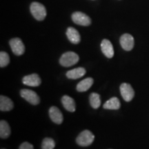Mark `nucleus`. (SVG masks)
Wrapping results in <instances>:
<instances>
[{
  "label": "nucleus",
  "mask_w": 149,
  "mask_h": 149,
  "mask_svg": "<svg viewBox=\"0 0 149 149\" xmlns=\"http://www.w3.org/2000/svg\"><path fill=\"white\" fill-rule=\"evenodd\" d=\"M93 84V79L91 77H87L83 79L77 85L76 89L79 92H85L92 86Z\"/></svg>",
  "instance_id": "16"
},
{
  "label": "nucleus",
  "mask_w": 149,
  "mask_h": 149,
  "mask_svg": "<svg viewBox=\"0 0 149 149\" xmlns=\"http://www.w3.org/2000/svg\"><path fill=\"white\" fill-rule=\"evenodd\" d=\"M120 102L117 97H112L108 101L106 102V103L104 104L103 107L105 109L109 110H118L120 109Z\"/></svg>",
  "instance_id": "17"
},
{
  "label": "nucleus",
  "mask_w": 149,
  "mask_h": 149,
  "mask_svg": "<svg viewBox=\"0 0 149 149\" xmlns=\"http://www.w3.org/2000/svg\"><path fill=\"white\" fill-rule=\"evenodd\" d=\"M90 100L91 106L93 109H97L101 105V100H100V95L96 93H92L90 95Z\"/></svg>",
  "instance_id": "19"
},
{
  "label": "nucleus",
  "mask_w": 149,
  "mask_h": 149,
  "mask_svg": "<svg viewBox=\"0 0 149 149\" xmlns=\"http://www.w3.org/2000/svg\"><path fill=\"white\" fill-rule=\"evenodd\" d=\"M14 107L13 102L7 97L0 96V110L1 111H9Z\"/></svg>",
  "instance_id": "13"
},
{
  "label": "nucleus",
  "mask_w": 149,
  "mask_h": 149,
  "mask_svg": "<svg viewBox=\"0 0 149 149\" xmlns=\"http://www.w3.org/2000/svg\"><path fill=\"white\" fill-rule=\"evenodd\" d=\"M10 63V57L8 54L4 51H1L0 53V66L3 68L8 66Z\"/></svg>",
  "instance_id": "20"
},
{
  "label": "nucleus",
  "mask_w": 149,
  "mask_h": 149,
  "mask_svg": "<svg viewBox=\"0 0 149 149\" xmlns=\"http://www.w3.org/2000/svg\"><path fill=\"white\" fill-rule=\"evenodd\" d=\"M95 139V136L90 130H85L81 132L76 139V142L81 146H88Z\"/></svg>",
  "instance_id": "3"
},
{
  "label": "nucleus",
  "mask_w": 149,
  "mask_h": 149,
  "mask_svg": "<svg viewBox=\"0 0 149 149\" xmlns=\"http://www.w3.org/2000/svg\"><path fill=\"white\" fill-rule=\"evenodd\" d=\"M79 57L77 54L74 52H66L61 55L59 59V63L64 67H70L76 64L79 61Z\"/></svg>",
  "instance_id": "1"
},
{
  "label": "nucleus",
  "mask_w": 149,
  "mask_h": 149,
  "mask_svg": "<svg viewBox=\"0 0 149 149\" xmlns=\"http://www.w3.org/2000/svg\"><path fill=\"white\" fill-rule=\"evenodd\" d=\"M120 93L123 99L126 102H130L135 96V92L130 84L123 83L120 86Z\"/></svg>",
  "instance_id": "7"
},
{
  "label": "nucleus",
  "mask_w": 149,
  "mask_h": 149,
  "mask_svg": "<svg viewBox=\"0 0 149 149\" xmlns=\"http://www.w3.org/2000/svg\"><path fill=\"white\" fill-rule=\"evenodd\" d=\"M66 35L69 41L72 44H77L81 41V37L78 31L72 27L68 28L66 31Z\"/></svg>",
  "instance_id": "12"
},
{
  "label": "nucleus",
  "mask_w": 149,
  "mask_h": 149,
  "mask_svg": "<svg viewBox=\"0 0 149 149\" xmlns=\"http://www.w3.org/2000/svg\"><path fill=\"white\" fill-rule=\"evenodd\" d=\"M134 38L131 35L126 34L122 35L120 37V44L122 48L126 51H130L134 47Z\"/></svg>",
  "instance_id": "8"
},
{
  "label": "nucleus",
  "mask_w": 149,
  "mask_h": 149,
  "mask_svg": "<svg viewBox=\"0 0 149 149\" xmlns=\"http://www.w3.org/2000/svg\"><path fill=\"white\" fill-rule=\"evenodd\" d=\"M10 135V128L8 123L5 120L0 122V137L1 139H6Z\"/></svg>",
  "instance_id": "18"
},
{
  "label": "nucleus",
  "mask_w": 149,
  "mask_h": 149,
  "mask_svg": "<svg viewBox=\"0 0 149 149\" xmlns=\"http://www.w3.org/2000/svg\"><path fill=\"white\" fill-rule=\"evenodd\" d=\"M49 116L51 120L57 124H61L64 120L63 115L58 108L51 107L49 109Z\"/></svg>",
  "instance_id": "10"
},
{
  "label": "nucleus",
  "mask_w": 149,
  "mask_h": 149,
  "mask_svg": "<svg viewBox=\"0 0 149 149\" xmlns=\"http://www.w3.org/2000/svg\"><path fill=\"white\" fill-rule=\"evenodd\" d=\"M31 12L33 16L38 21H42L46 16V10L44 6L38 2H33L31 5Z\"/></svg>",
  "instance_id": "2"
},
{
  "label": "nucleus",
  "mask_w": 149,
  "mask_h": 149,
  "mask_svg": "<svg viewBox=\"0 0 149 149\" xmlns=\"http://www.w3.org/2000/svg\"><path fill=\"white\" fill-rule=\"evenodd\" d=\"M61 102H62L63 106L66 111L69 112H74L76 110L75 102L74 100L70 97L68 95H64L61 98Z\"/></svg>",
  "instance_id": "14"
},
{
  "label": "nucleus",
  "mask_w": 149,
  "mask_h": 149,
  "mask_svg": "<svg viewBox=\"0 0 149 149\" xmlns=\"http://www.w3.org/2000/svg\"><path fill=\"white\" fill-rule=\"evenodd\" d=\"M55 143L52 138L46 137L44 138L42 141V149H53L55 148Z\"/></svg>",
  "instance_id": "21"
},
{
  "label": "nucleus",
  "mask_w": 149,
  "mask_h": 149,
  "mask_svg": "<svg viewBox=\"0 0 149 149\" xmlns=\"http://www.w3.org/2000/svg\"><path fill=\"white\" fill-rule=\"evenodd\" d=\"M72 19L74 24L87 26L91 24V19L88 15L81 12H75L72 15Z\"/></svg>",
  "instance_id": "5"
},
{
  "label": "nucleus",
  "mask_w": 149,
  "mask_h": 149,
  "mask_svg": "<svg viewBox=\"0 0 149 149\" xmlns=\"http://www.w3.org/2000/svg\"><path fill=\"white\" fill-rule=\"evenodd\" d=\"M85 74V68H82V67H79V68H76L74 69L68 70L66 72V77L71 79H77L82 77Z\"/></svg>",
  "instance_id": "15"
},
{
  "label": "nucleus",
  "mask_w": 149,
  "mask_h": 149,
  "mask_svg": "<svg viewBox=\"0 0 149 149\" xmlns=\"http://www.w3.org/2000/svg\"><path fill=\"white\" fill-rule=\"evenodd\" d=\"M20 95L24 100L32 105H37L40 102V98L36 93L29 89H22L20 91Z\"/></svg>",
  "instance_id": "4"
},
{
  "label": "nucleus",
  "mask_w": 149,
  "mask_h": 149,
  "mask_svg": "<svg viewBox=\"0 0 149 149\" xmlns=\"http://www.w3.org/2000/svg\"><path fill=\"white\" fill-rule=\"evenodd\" d=\"M101 48L102 53L108 58H112L114 55V49L111 42L109 40L104 39L101 43Z\"/></svg>",
  "instance_id": "11"
},
{
  "label": "nucleus",
  "mask_w": 149,
  "mask_h": 149,
  "mask_svg": "<svg viewBox=\"0 0 149 149\" xmlns=\"http://www.w3.org/2000/svg\"><path fill=\"white\" fill-rule=\"evenodd\" d=\"M22 82L24 84L29 86L36 87L39 86L42 83V80H41L40 76L36 73H33L31 74L24 77L22 79Z\"/></svg>",
  "instance_id": "9"
},
{
  "label": "nucleus",
  "mask_w": 149,
  "mask_h": 149,
  "mask_svg": "<svg viewBox=\"0 0 149 149\" xmlns=\"http://www.w3.org/2000/svg\"><path fill=\"white\" fill-rule=\"evenodd\" d=\"M1 149H5V148H1Z\"/></svg>",
  "instance_id": "23"
},
{
  "label": "nucleus",
  "mask_w": 149,
  "mask_h": 149,
  "mask_svg": "<svg viewBox=\"0 0 149 149\" xmlns=\"http://www.w3.org/2000/svg\"><path fill=\"white\" fill-rule=\"evenodd\" d=\"M19 149H34L33 146L31 144H30L29 142H24L20 145Z\"/></svg>",
  "instance_id": "22"
},
{
  "label": "nucleus",
  "mask_w": 149,
  "mask_h": 149,
  "mask_svg": "<svg viewBox=\"0 0 149 149\" xmlns=\"http://www.w3.org/2000/svg\"><path fill=\"white\" fill-rule=\"evenodd\" d=\"M10 46L12 49V51L16 55H22L25 52V46L22 42L21 39L19 38H13L10 40Z\"/></svg>",
  "instance_id": "6"
}]
</instances>
